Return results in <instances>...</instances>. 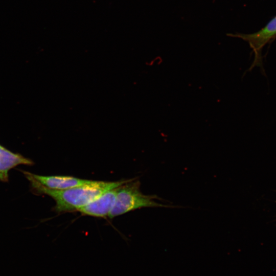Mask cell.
Returning <instances> with one entry per match:
<instances>
[{
	"instance_id": "obj_3",
	"label": "cell",
	"mask_w": 276,
	"mask_h": 276,
	"mask_svg": "<svg viewBox=\"0 0 276 276\" xmlns=\"http://www.w3.org/2000/svg\"><path fill=\"white\" fill-rule=\"evenodd\" d=\"M228 35L242 38L248 42L255 54L254 61L249 71L251 70L255 66H258L262 70V73L265 74L263 65L262 50L265 45L276 36V16L257 32L248 34H229Z\"/></svg>"
},
{
	"instance_id": "obj_6",
	"label": "cell",
	"mask_w": 276,
	"mask_h": 276,
	"mask_svg": "<svg viewBox=\"0 0 276 276\" xmlns=\"http://www.w3.org/2000/svg\"><path fill=\"white\" fill-rule=\"evenodd\" d=\"M31 165L33 162L22 155L14 153L0 145V180H8V172L19 165Z\"/></svg>"
},
{
	"instance_id": "obj_2",
	"label": "cell",
	"mask_w": 276,
	"mask_h": 276,
	"mask_svg": "<svg viewBox=\"0 0 276 276\" xmlns=\"http://www.w3.org/2000/svg\"><path fill=\"white\" fill-rule=\"evenodd\" d=\"M131 179L118 188L113 207L108 217L110 218L145 207H168L159 203L155 196L146 195L140 190V182Z\"/></svg>"
},
{
	"instance_id": "obj_1",
	"label": "cell",
	"mask_w": 276,
	"mask_h": 276,
	"mask_svg": "<svg viewBox=\"0 0 276 276\" xmlns=\"http://www.w3.org/2000/svg\"><path fill=\"white\" fill-rule=\"evenodd\" d=\"M24 174L30 181L34 192L48 195L54 199L56 202L54 210L57 212L78 211L105 192L120 187L131 180L116 181L92 180L82 186L58 190L44 187L32 176L31 173L25 172Z\"/></svg>"
},
{
	"instance_id": "obj_5",
	"label": "cell",
	"mask_w": 276,
	"mask_h": 276,
	"mask_svg": "<svg viewBox=\"0 0 276 276\" xmlns=\"http://www.w3.org/2000/svg\"><path fill=\"white\" fill-rule=\"evenodd\" d=\"M44 187L53 190H66L84 185L92 180L67 176H41L31 173Z\"/></svg>"
},
{
	"instance_id": "obj_4",
	"label": "cell",
	"mask_w": 276,
	"mask_h": 276,
	"mask_svg": "<svg viewBox=\"0 0 276 276\" xmlns=\"http://www.w3.org/2000/svg\"><path fill=\"white\" fill-rule=\"evenodd\" d=\"M119 187L105 192L96 199L80 208L78 211L94 217L108 216L114 204Z\"/></svg>"
}]
</instances>
